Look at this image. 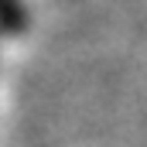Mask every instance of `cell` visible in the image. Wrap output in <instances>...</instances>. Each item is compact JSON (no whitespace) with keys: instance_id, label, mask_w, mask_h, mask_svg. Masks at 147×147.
Instances as JSON below:
<instances>
[{"instance_id":"obj_1","label":"cell","mask_w":147,"mask_h":147,"mask_svg":"<svg viewBox=\"0 0 147 147\" xmlns=\"http://www.w3.org/2000/svg\"><path fill=\"white\" fill-rule=\"evenodd\" d=\"M24 24H28L24 3H21V0H0V28H7V31H21Z\"/></svg>"}]
</instances>
